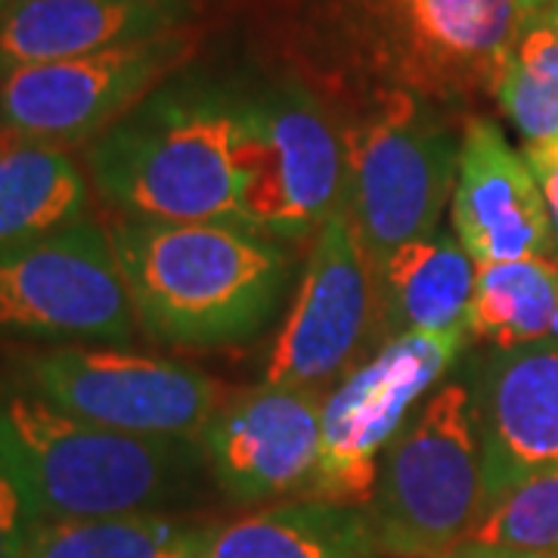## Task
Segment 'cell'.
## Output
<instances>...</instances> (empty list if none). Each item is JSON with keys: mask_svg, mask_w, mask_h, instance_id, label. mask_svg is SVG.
Returning <instances> with one entry per match:
<instances>
[{"mask_svg": "<svg viewBox=\"0 0 558 558\" xmlns=\"http://www.w3.org/2000/svg\"><path fill=\"white\" fill-rule=\"evenodd\" d=\"M109 236L137 323L183 348L248 339L267 323L289 279L286 255L242 223L121 218Z\"/></svg>", "mask_w": 558, "mask_h": 558, "instance_id": "1", "label": "cell"}, {"mask_svg": "<svg viewBox=\"0 0 558 558\" xmlns=\"http://www.w3.org/2000/svg\"><path fill=\"white\" fill-rule=\"evenodd\" d=\"M0 453L38 524L171 512L193 497L208 465L199 440L106 428L44 398H13L0 410Z\"/></svg>", "mask_w": 558, "mask_h": 558, "instance_id": "2", "label": "cell"}, {"mask_svg": "<svg viewBox=\"0 0 558 558\" xmlns=\"http://www.w3.org/2000/svg\"><path fill=\"white\" fill-rule=\"evenodd\" d=\"M87 171L121 218L242 223L236 109L202 97L137 106L87 149Z\"/></svg>", "mask_w": 558, "mask_h": 558, "instance_id": "3", "label": "cell"}, {"mask_svg": "<svg viewBox=\"0 0 558 558\" xmlns=\"http://www.w3.org/2000/svg\"><path fill=\"white\" fill-rule=\"evenodd\" d=\"M484 509L475 395L447 381L385 450L363 515L381 556L435 558L469 537Z\"/></svg>", "mask_w": 558, "mask_h": 558, "instance_id": "4", "label": "cell"}, {"mask_svg": "<svg viewBox=\"0 0 558 558\" xmlns=\"http://www.w3.org/2000/svg\"><path fill=\"white\" fill-rule=\"evenodd\" d=\"M344 40L418 100L494 94L521 32L515 0H332Z\"/></svg>", "mask_w": 558, "mask_h": 558, "instance_id": "5", "label": "cell"}, {"mask_svg": "<svg viewBox=\"0 0 558 558\" xmlns=\"http://www.w3.org/2000/svg\"><path fill=\"white\" fill-rule=\"evenodd\" d=\"M344 215L357 230L376 274L403 242L438 230L457 190L459 146L416 94L385 87L369 112L348 128Z\"/></svg>", "mask_w": 558, "mask_h": 558, "instance_id": "6", "label": "cell"}, {"mask_svg": "<svg viewBox=\"0 0 558 558\" xmlns=\"http://www.w3.org/2000/svg\"><path fill=\"white\" fill-rule=\"evenodd\" d=\"M469 329L403 332L323 400L319 457L304 499L366 509L385 450L410 410L457 363Z\"/></svg>", "mask_w": 558, "mask_h": 558, "instance_id": "7", "label": "cell"}, {"mask_svg": "<svg viewBox=\"0 0 558 558\" xmlns=\"http://www.w3.org/2000/svg\"><path fill=\"white\" fill-rule=\"evenodd\" d=\"M193 32L178 28L72 60L22 65L0 75V131L72 149L124 121L190 60Z\"/></svg>", "mask_w": 558, "mask_h": 558, "instance_id": "8", "label": "cell"}, {"mask_svg": "<svg viewBox=\"0 0 558 558\" xmlns=\"http://www.w3.org/2000/svg\"><path fill=\"white\" fill-rule=\"evenodd\" d=\"M0 332L62 341H131L137 311L109 227L81 218L0 252Z\"/></svg>", "mask_w": 558, "mask_h": 558, "instance_id": "9", "label": "cell"}, {"mask_svg": "<svg viewBox=\"0 0 558 558\" xmlns=\"http://www.w3.org/2000/svg\"><path fill=\"white\" fill-rule=\"evenodd\" d=\"M236 168L245 227L307 236L344 202V149L304 90H274L236 106Z\"/></svg>", "mask_w": 558, "mask_h": 558, "instance_id": "10", "label": "cell"}, {"mask_svg": "<svg viewBox=\"0 0 558 558\" xmlns=\"http://www.w3.org/2000/svg\"><path fill=\"white\" fill-rule=\"evenodd\" d=\"M38 398L69 416L146 438L199 440L227 388L174 360L119 348H57L32 360Z\"/></svg>", "mask_w": 558, "mask_h": 558, "instance_id": "11", "label": "cell"}, {"mask_svg": "<svg viewBox=\"0 0 558 558\" xmlns=\"http://www.w3.org/2000/svg\"><path fill=\"white\" fill-rule=\"evenodd\" d=\"M379 304V274L339 208L319 227L299 295L267 360L264 385L314 388L332 379L366 339Z\"/></svg>", "mask_w": 558, "mask_h": 558, "instance_id": "12", "label": "cell"}, {"mask_svg": "<svg viewBox=\"0 0 558 558\" xmlns=\"http://www.w3.org/2000/svg\"><path fill=\"white\" fill-rule=\"evenodd\" d=\"M319 413L314 388L260 385L227 398L199 435L220 494L255 506L307 490L319 457Z\"/></svg>", "mask_w": 558, "mask_h": 558, "instance_id": "13", "label": "cell"}, {"mask_svg": "<svg viewBox=\"0 0 558 558\" xmlns=\"http://www.w3.org/2000/svg\"><path fill=\"white\" fill-rule=\"evenodd\" d=\"M453 230L475 264L553 258L556 236L531 165L497 124L472 119L459 140Z\"/></svg>", "mask_w": 558, "mask_h": 558, "instance_id": "14", "label": "cell"}, {"mask_svg": "<svg viewBox=\"0 0 558 558\" xmlns=\"http://www.w3.org/2000/svg\"><path fill=\"white\" fill-rule=\"evenodd\" d=\"M475 416L487 506L521 481L558 469V339L487 360Z\"/></svg>", "mask_w": 558, "mask_h": 558, "instance_id": "15", "label": "cell"}, {"mask_svg": "<svg viewBox=\"0 0 558 558\" xmlns=\"http://www.w3.org/2000/svg\"><path fill=\"white\" fill-rule=\"evenodd\" d=\"M193 0H10L0 7V75L183 28Z\"/></svg>", "mask_w": 558, "mask_h": 558, "instance_id": "16", "label": "cell"}, {"mask_svg": "<svg viewBox=\"0 0 558 558\" xmlns=\"http://www.w3.org/2000/svg\"><path fill=\"white\" fill-rule=\"evenodd\" d=\"M478 264L450 233L403 242L379 267V295L388 336L465 329Z\"/></svg>", "mask_w": 558, "mask_h": 558, "instance_id": "17", "label": "cell"}, {"mask_svg": "<svg viewBox=\"0 0 558 558\" xmlns=\"http://www.w3.org/2000/svg\"><path fill=\"white\" fill-rule=\"evenodd\" d=\"M363 509L299 499L211 524L196 558H373Z\"/></svg>", "mask_w": 558, "mask_h": 558, "instance_id": "18", "label": "cell"}, {"mask_svg": "<svg viewBox=\"0 0 558 558\" xmlns=\"http://www.w3.org/2000/svg\"><path fill=\"white\" fill-rule=\"evenodd\" d=\"M87 178L62 146L0 131V252L84 218Z\"/></svg>", "mask_w": 558, "mask_h": 558, "instance_id": "19", "label": "cell"}, {"mask_svg": "<svg viewBox=\"0 0 558 558\" xmlns=\"http://www.w3.org/2000/svg\"><path fill=\"white\" fill-rule=\"evenodd\" d=\"M558 258H521L478 264L465 329L475 339L512 351L556 339Z\"/></svg>", "mask_w": 558, "mask_h": 558, "instance_id": "20", "label": "cell"}, {"mask_svg": "<svg viewBox=\"0 0 558 558\" xmlns=\"http://www.w3.org/2000/svg\"><path fill=\"white\" fill-rule=\"evenodd\" d=\"M208 527L171 512L40 521L22 558H196Z\"/></svg>", "mask_w": 558, "mask_h": 558, "instance_id": "21", "label": "cell"}, {"mask_svg": "<svg viewBox=\"0 0 558 558\" xmlns=\"http://www.w3.org/2000/svg\"><path fill=\"white\" fill-rule=\"evenodd\" d=\"M494 100L527 146L558 140V10L521 22L494 84Z\"/></svg>", "mask_w": 558, "mask_h": 558, "instance_id": "22", "label": "cell"}, {"mask_svg": "<svg viewBox=\"0 0 558 558\" xmlns=\"http://www.w3.org/2000/svg\"><path fill=\"white\" fill-rule=\"evenodd\" d=\"M462 543L521 553V556L556 558L558 469L521 481L509 494L494 499Z\"/></svg>", "mask_w": 558, "mask_h": 558, "instance_id": "23", "label": "cell"}, {"mask_svg": "<svg viewBox=\"0 0 558 558\" xmlns=\"http://www.w3.org/2000/svg\"><path fill=\"white\" fill-rule=\"evenodd\" d=\"M38 524L32 499L25 494L22 481L10 469L7 457L0 453V558H22L25 543Z\"/></svg>", "mask_w": 558, "mask_h": 558, "instance_id": "24", "label": "cell"}, {"mask_svg": "<svg viewBox=\"0 0 558 558\" xmlns=\"http://www.w3.org/2000/svg\"><path fill=\"white\" fill-rule=\"evenodd\" d=\"M524 159L531 165V174H534L539 193H543L558 248V140L556 143H543V146H527Z\"/></svg>", "mask_w": 558, "mask_h": 558, "instance_id": "25", "label": "cell"}, {"mask_svg": "<svg viewBox=\"0 0 558 558\" xmlns=\"http://www.w3.org/2000/svg\"><path fill=\"white\" fill-rule=\"evenodd\" d=\"M435 558H537L521 556V553H506V549H487V546H475V543H459L453 549L440 553Z\"/></svg>", "mask_w": 558, "mask_h": 558, "instance_id": "26", "label": "cell"}, {"mask_svg": "<svg viewBox=\"0 0 558 558\" xmlns=\"http://www.w3.org/2000/svg\"><path fill=\"white\" fill-rule=\"evenodd\" d=\"M519 3L521 22L534 20V16H546V13H556L558 0H515Z\"/></svg>", "mask_w": 558, "mask_h": 558, "instance_id": "27", "label": "cell"}, {"mask_svg": "<svg viewBox=\"0 0 558 558\" xmlns=\"http://www.w3.org/2000/svg\"><path fill=\"white\" fill-rule=\"evenodd\" d=\"M3 3H10V0H0V7H3Z\"/></svg>", "mask_w": 558, "mask_h": 558, "instance_id": "28", "label": "cell"}, {"mask_svg": "<svg viewBox=\"0 0 558 558\" xmlns=\"http://www.w3.org/2000/svg\"><path fill=\"white\" fill-rule=\"evenodd\" d=\"M556 339H558V323H556Z\"/></svg>", "mask_w": 558, "mask_h": 558, "instance_id": "29", "label": "cell"}]
</instances>
